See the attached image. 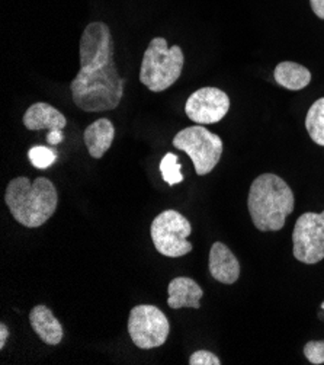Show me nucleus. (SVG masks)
<instances>
[{"mask_svg": "<svg viewBox=\"0 0 324 365\" xmlns=\"http://www.w3.org/2000/svg\"><path fill=\"white\" fill-rule=\"evenodd\" d=\"M80 68L70 91L76 106L86 113L113 111L122 99L125 79L114 60V40L105 22H90L79 43Z\"/></svg>", "mask_w": 324, "mask_h": 365, "instance_id": "f257e3e1", "label": "nucleus"}, {"mask_svg": "<svg viewBox=\"0 0 324 365\" xmlns=\"http://www.w3.org/2000/svg\"><path fill=\"white\" fill-rule=\"evenodd\" d=\"M5 202L18 223L37 229L56 212L58 195L56 185L47 178H37L31 182L28 178L19 176L8 184Z\"/></svg>", "mask_w": 324, "mask_h": 365, "instance_id": "f03ea898", "label": "nucleus"}, {"mask_svg": "<svg viewBox=\"0 0 324 365\" xmlns=\"http://www.w3.org/2000/svg\"><path fill=\"white\" fill-rule=\"evenodd\" d=\"M294 192L275 173L258 176L250 187L247 207L255 227L261 232H279L294 211Z\"/></svg>", "mask_w": 324, "mask_h": 365, "instance_id": "7ed1b4c3", "label": "nucleus"}, {"mask_svg": "<svg viewBox=\"0 0 324 365\" xmlns=\"http://www.w3.org/2000/svg\"><path fill=\"white\" fill-rule=\"evenodd\" d=\"M185 56L179 46H167L166 38L156 36L144 51L140 82L152 92H163L181 78Z\"/></svg>", "mask_w": 324, "mask_h": 365, "instance_id": "20e7f679", "label": "nucleus"}, {"mask_svg": "<svg viewBox=\"0 0 324 365\" xmlns=\"http://www.w3.org/2000/svg\"><path fill=\"white\" fill-rule=\"evenodd\" d=\"M173 145L191 158L199 176L212 172L223 155V140L220 135L202 125H192L179 131L173 138Z\"/></svg>", "mask_w": 324, "mask_h": 365, "instance_id": "39448f33", "label": "nucleus"}, {"mask_svg": "<svg viewBox=\"0 0 324 365\" xmlns=\"http://www.w3.org/2000/svg\"><path fill=\"white\" fill-rule=\"evenodd\" d=\"M191 233L192 226L188 218L174 210L160 212L150 226L156 250L167 258H181L192 252V243L188 242Z\"/></svg>", "mask_w": 324, "mask_h": 365, "instance_id": "423d86ee", "label": "nucleus"}, {"mask_svg": "<svg viewBox=\"0 0 324 365\" xmlns=\"http://www.w3.org/2000/svg\"><path fill=\"white\" fill-rule=\"evenodd\" d=\"M128 334L132 344L140 349L159 348L169 338L170 323L159 307L140 304L130 312Z\"/></svg>", "mask_w": 324, "mask_h": 365, "instance_id": "0eeeda50", "label": "nucleus"}, {"mask_svg": "<svg viewBox=\"0 0 324 365\" xmlns=\"http://www.w3.org/2000/svg\"><path fill=\"white\" fill-rule=\"evenodd\" d=\"M294 258L314 265L324 259V211L300 215L293 233Z\"/></svg>", "mask_w": 324, "mask_h": 365, "instance_id": "6e6552de", "label": "nucleus"}, {"mask_svg": "<svg viewBox=\"0 0 324 365\" xmlns=\"http://www.w3.org/2000/svg\"><path fill=\"white\" fill-rule=\"evenodd\" d=\"M230 111V98L219 88H201L185 103V113L191 121L199 125L220 123Z\"/></svg>", "mask_w": 324, "mask_h": 365, "instance_id": "1a4fd4ad", "label": "nucleus"}, {"mask_svg": "<svg viewBox=\"0 0 324 365\" xmlns=\"http://www.w3.org/2000/svg\"><path fill=\"white\" fill-rule=\"evenodd\" d=\"M211 277L221 284L231 285L240 277V262L236 255L221 242H215L209 250L208 262Z\"/></svg>", "mask_w": 324, "mask_h": 365, "instance_id": "9d476101", "label": "nucleus"}, {"mask_svg": "<svg viewBox=\"0 0 324 365\" xmlns=\"http://www.w3.org/2000/svg\"><path fill=\"white\" fill-rule=\"evenodd\" d=\"M167 306L173 310L177 309H195L201 307V299L204 296V291L199 284L188 277H176L169 282L167 287Z\"/></svg>", "mask_w": 324, "mask_h": 365, "instance_id": "9b49d317", "label": "nucleus"}, {"mask_svg": "<svg viewBox=\"0 0 324 365\" xmlns=\"http://www.w3.org/2000/svg\"><path fill=\"white\" fill-rule=\"evenodd\" d=\"M29 323L32 331L40 336L44 344L56 346L63 341V326L47 306L38 304L32 307L29 313Z\"/></svg>", "mask_w": 324, "mask_h": 365, "instance_id": "f8f14e48", "label": "nucleus"}, {"mask_svg": "<svg viewBox=\"0 0 324 365\" xmlns=\"http://www.w3.org/2000/svg\"><path fill=\"white\" fill-rule=\"evenodd\" d=\"M23 125L31 131H38V130H64L67 125V118L46 102H37L32 103L26 113L23 114Z\"/></svg>", "mask_w": 324, "mask_h": 365, "instance_id": "ddd939ff", "label": "nucleus"}, {"mask_svg": "<svg viewBox=\"0 0 324 365\" xmlns=\"http://www.w3.org/2000/svg\"><path fill=\"white\" fill-rule=\"evenodd\" d=\"M115 138V127L108 118H99L92 123L83 134V140L89 155L93 159H102L111 149Z\"/></svg>", "mask_w": 324, "mask_h": 365, "instance_id": "4468645a", "label": "nucleus"}, {"mask_svg": "<svg viewBox=\"0 0 324 365\" xmlns=\"http://www.w3.org/2000/svg\"><path fill=\"white\" fill-rule=\"evenodd\" d=\"M273 78L288 91H301L311 83V71L296 61H282L275 67Z\"/></svg>", "mask_w": 324, "mask_h": 365, "instance_id": "2eb2a0df", "label": "nucleus"}, {"mask_svg": "<svg viewBox=\"0 0 324 365\" xmlns=\"http://www.w3.org/2000/svg\"><path fill=\"white\" fill-rule=\"evenodd\" d=\"M305 128L311 140L324 148V98L317 99L308 109Z\"/></svg>", "mask_w": 324, "mask_h": 365, "instance_id": "dca6fc26", "label": "nucleus"}, {"mask_svg": "<svg viewBox=\"0 0 324 365\" xmlns=\"http://www.w3.org/2000/svg\"><path fill=\"white\" fill-rule=\"evenodd\" d=\"M160 173L163 180L170 187L181 184L184 180V175L181 172V162H179V158L173 153H166L164 158L160 160Z\"/></svg>", "mask_w": 324, "mask_h": 365, "instance_id": "f3484780", "label": "nucleus"}, {"mask_svg": "<svg viewBox=\"0 0 324 365\" xmlns=\"http://www.w3.org/2000/svg\"><path fill=\"white\" fill-rule=\"evenodd\" d=\"M29 162L37 169H48L56 160L57 155L54 150L44 148V145H35L28 152Z\"/></svg>", "mask_w": 324, "mask_h": 365, "instance_id": "a211bd4d", "label": "nucleus"}, {"mask_svg": "<svg viewBox=\"0 0 324 365\" xmlns=\"http://www.w3.org/2000/svg\"><path fill=\"white\" fill-rule=\"evenodd\" d=\"M304 355L314 365L324 364V341H310L305 344Z\"/></svg>", "mask_w": 324, "mask_h": 365, "instance_id": "6ab92c4d", "label": "nucleus"}, {"mask_svg": "<svg viewBox=\"0 0 324 365\" xmlns=\"http://www.w3.org/2000/svg\"><path fill=\"white\" fill-rule=\"evenodd\" d=\"M189 364L191 365H220L221 361L217 355H214L212 352L201 349V351H195L191 355Z\"/></svg>", "mask_w": 324, "mask_h": 365, "instance_id": "aec40b11", "label": "nucleus"}, {"mask_svg": "<svg viewBox=\"0 0 324 365\" xmlns=\"http://www.w3.org/2000/svg\"><path fill=\"white\" fill-rule=\"evenodd\" d=\"M310 5L315 16L324 19V0H310Z\"/></svg>", "mask_w": 324, "mask_h": 365, "instance_id": "412c9836", "label": "nucleus"}, {"mask_svg": "<svg viewBox=\"0 0 324 365\" xmlns=\"http://www.w3.org/2000/svg\"><path fill=\"white\" fill-rule=\"evenodd\" d=\"M63 140H64L63 130H53V131H50L48 135H47V141H48L50 144H53V145L60 144Z\"/></svg>", "mask_w": 324, "mask_h": 365, "instance_id": "4be33fe9", "label": "nucleus"}, {"mask_svg": "<svg viewBox=\"0 0 324 365\" xmlns=\"http://www.w3.org/2000/svg\"><path fill=\"white\" fill-rule=\"evenodd\" d=\"M9 338V329L5 323H0V349H4Z\"/></svg>", "mask_w": 324, "mask_h": 365, "instance_id": "5701e85b", "label": "nucleus"}]
</instances>
